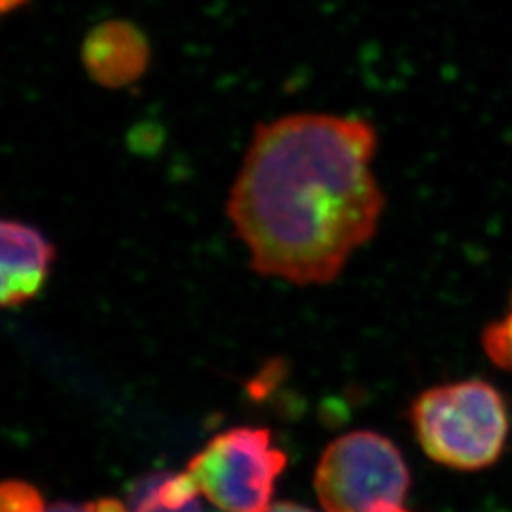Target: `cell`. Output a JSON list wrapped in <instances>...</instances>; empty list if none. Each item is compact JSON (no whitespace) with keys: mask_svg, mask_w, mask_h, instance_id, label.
<instances>
[{"mask_svg":"<svg viewBox=\"0 0 512 512\" xmlns=\"http://www.w3.org/2000/svg\"><path fill=\"white\" fill-rule=\"evenodd\" d=\"M376 148V129L353 116L296 112L256 126L226 203L256 274L298 287L340 277L384 215Z\"/></svg>","mask_w":512,"mask_h":512,"instance_id":"1","label":"cell"},{"mask_svg":"<svg viewBox=\"0 0 512 512\" xmlns=\"http://www.w3.org/2000/svg\"><path fill=\"white\" fill-rule=\"evenodd\" d=\"M410 420L423 452L450 469L471 473L492 467L509 437V410L494 385L465 380L423 391Z\"/></svg>","mask_w":512,"mask_h":512,"instance_id":"2","label":"cell"},{"mask_svg":"<svg viewBox=\"0 0 512 512\" xmlns=\"http://www.w3.org/2000/svg\"><path fill=\"white\" fill-rule=\"evenodd\" d=\"M410 488L399 448L374 431H353L323 452L315 490L327 512H397Z\"/></svg>","mask_w":512,"mask_h":512,"instance_id":"3","label":"cell"},{"mask_svg":"<svg viewBox=\"0 0 512 512\" xmlns=\"http://www.w3.org/2000/svg\"><path fill=\"white\" fill-rule=\"evenodd\" d=\"M285 465L287 456L272 446L268 429L236 427L211 440L188 473L222 511L266 512Z\"/></svg>","mask_w":512,"mask_h":512,"instance_id":"4","label":"cell"},{"mask_svg":"<svg viewBox=\"0 0 512 512\" xmlns=\"http://www.w3.org/2000/svg\"><path fill=\"white\" fill-rule=\"evenodd\" d=\"M147 35L129 19H107L86 35L80 50L84 71L101 88L122 90L139 82L150 65Z\"/></svg>","mask_w":512,"mask_h":512,"instance_id":"5","label":"cell"},{"mask_svg":"<svg viewBox=\"0 0 512 512\" xmlns=\"http://www.w3.org/2000/svg\"><path fill=\"white\" fill-rule=\"evenodd\" d=\"M2 239V308H21L44 291L55 262V245L37 226L4 219Z\"/></svg>","mask_w":512,"mask_h":512,"instance_id":"6","label":"cell"},{"mask_svg":"<svg viewBox=\"0 0 512 512\" xmlns=\"http://www.w3.org/2000/svg\"><path fill=\"white\" fill-rule=\"evenodd\" d=\"M200 486L190 473H152L128 490V512H203Z\"/></svg>","mask_w":512,"mask_h":512,"instance_id":"7","label":"cell"},{"mask_svg":"<svg viewBox=\"0 0 512 512\" xmlns=\"http://www.w3.org/2000/svg\"><path fill=\"white\" fill-rule=\"evenodd\" d=\"M482 346L492 363L512 374V308L503 319L486 327Z\"/></svg>","mask_w":512,"mask_h":512,"instance_id":"8","label":"cell"},{"mask_svg":"<svg viewBox=\"0 0 512 512\" xmlns=\"http://www.w3.org/2000/svg\"><path fill=\"white\" fill-rule=\"evenodd\" d=\"M0 512H46V505L35 486L8 480L0 488Z\"/></svg>","mask_w":512,"mask_h":512,"instance_id":"9","label":"cell"},{"mask_svg":"<svg viewBox=\"0 0 512 512\" xmlns=\"http://www.w3.org/2000/svg\"><path fill=\"white\" fill-rule=\"evenodd\" d=\"M48 512H92V507L90 505L82 507V505H73V503H55L48 509Z\"/></svg>","mask_w":512,"mask_h":512,"instance_id":"10","label":"cell"},{"mask_svg":"<svg viewBox=\"0 0 512 512\" xmlns=\"http://www.w3.org/2000/svg\"><path fill=\"white\" fill-rule=\"evenodd\" d=\"M266 512H313L306 507H300L296 503H277L274 507H270Z\"/></svg>","mask_w":512,"mask_h":512,"instance_id":"11","label":"cell"},{"mask_svg":"<svg viewBox=\"0 0 512 512\" xmlns=\"http://www.w3.org/2000/svg\"><path fill=\"white\" fill-rule=\"evenodd\" d=\"M397 512H408V511H406V509H401V511H397Z\"/></svg>","mask_w":512,"mask_h":512,"instance_id":"12","label":"cell"},{"mask_svg":"<svg viewBox=\"0 0 512 512\" xmlns=\"http://www.w3.org/2000/svg\"><path fill=\"white\" fill-rule=\"evenodd\" d=\"M511 308H512V298H511Z\"/></svg>","mask_w":512,"mask_h":512,"instance_id":"13","label":"cell"},{"mask_svg":"<svg viewBox=\"0 0 512 512\" xmlns=\"http://www.w3.org/2000/svg\"><path fill=\"white\" fill-rule=\"evenodd\" d=\"M224 512H226V511H224Z\"/></svg>","mask_w":512,"mask_h":512,"instance_id":"14","label":"cell"}]
</instances>
